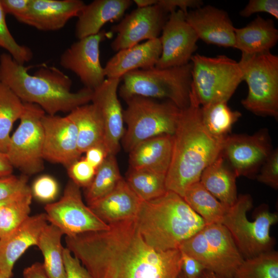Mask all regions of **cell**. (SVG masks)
Returning a JSON list of instances; mask_svg holds the SVG:
<instances>
[{
    "mask_svg": "<svg viewBox=\"0 0 278 278\" xmlns=\"http://www.w3.org/2000/svg\"><path fill=\"white\" fill-rule=\"evenodd\" d=\"M109 229L66 236V248L93 278H178L179 249L158 251L144 240L135 218Z\"/></svg>",
    "mask_w": 278,
    "mask_h": 278,
    "instance_id": "cell-1",
    "label": "cell"
},
{
    "mask_svg": "<svg viewBox=\"0 0 278 278\" xmlns=\"http://www.w3.org/2000/svg\"><path fill=\"white\" fill-rule=\"evenodd\" d=\"M201 106L191 91L188 106L181 110L173 137L170 165L166 176L167 190L182 197L200 181L203 170L220 154L225 138L213 135L203 124Z\"/></svg>",
    "mask_w": 278,
    "mask_h": 278,
    "instance_id": "cell-2",
    "label": "cell"
},
{
    "mask_svg": "<svg viewBox=\"0 0 278 278\" xmlns=\"http://www.w3.org/2000/svg\"><path fill=\"white\" fill-rule=\"evenodd\" d=\"M0 81L23 102L35 104L48 115L68 113L91 101L93 91H71L72 80L55 67L43 65L33 75L7 53L0 56Z\"/></svg>",
    "mask_w": 278,
    "mask_h": 278,
    "instance_id": "cell-3",
    "label": "cell"
},
{
    "mask_svg": "<svg viewBox=\"0 0 278 278\" xmlns=\"http://www.w3.org/2000/svg\"><path fill=\"white\" fill-rule=\"evenodd\" d=\"M135 220L145 242L162 251L179 249L206 225L183 197L169 190L143 201Z\"/></svg>",
    "mask_w": 278,
    "mask_h": 278,
    "instance_id": "cell-4",
    "label": "cell"
},
{
    "mask_svg": "<svg viewBox=\"0 0 278 278\" xmlns=\"http://www.w3.org/2000/svg\"><path fill=\"white\" fill-rule=\"evenodd\" d=\"M192 65L135 70L124 75L118 92L125 101L134 96L167 99L179 109L187 108L192 81Z\"/></svg>",
    "mask_w": 278,
    "mask_h": 278,
    "instance_id": "cell-5",
    "label": "cell"
},
{
    "mask_svg": "<svg viewBox=\"0 0 278 278\" xmlns=\"http://www.w3.org/2000/svg\"><path fill=\"white\" fill-rule=\"evenodd\" d=\"M252 206L250 195H239L228 208L221 223L230 233L244 259L272 250L275 244L270 230L278 221L277 214L271 212L268 206L263 204L257 207L254 220L251 221L247 214Z\"/></svg>",
    "mask_w": 278,
    "mask_h": 278,
    "instance_id": "cell-6",
    "label": "cell"
},
{
    "mask_svg": "<svg viewBox=\"0 0 278 278\" xmlns=\"http://www.w3.org/2000/svg\"><path fill=\"white\" fill-rule=\"evenodd\" d=\"M125 101L127 106L123 117L127 128L121 143L126 151L129 152L147 139L174 134L181 110L171 101L160 102L153 98L134 96Z\"/></svg>",
    "mask_w": 278,
    "mask_h": 278,
    "instance_id": "cell-7",
    "label": "cell"
},
{
    "mask_svg": "<svg viewBox=\"0 0 278 278\" xmlns=\"http://www.w3.org/2000/svg\"><path fill=\"white\" fill-rule=\"evenodd\" d=\"M248 85L242 106L254 114L278 117V57L270 51L242 54L238 62Z\"/></svg>",
    "mask_w": 278,
    "mask_h": 278,
    "instance_id": "cell-8",
    "label": "cell"
},
{
    "mask_svg": "<svg viewBox=\"0 0 278 278\" xmlns=\"http://www.w3.org/2000/svg\"><path fill=\"white\" fill-rule=\"evenodd\" d=\"M191 91L201 107L226 101L242 81L238 62L225 56L196 54L191 58Z\"/></svg>",
    "mask_w": 278,
    "mask_h": 278,
    "instance_id": "cell-9",
    "label": "cell"
},
{
    "mask_svg": "<svg viewBox=\"0 0 278 278\" xmlns=\"http://www.w3.org/2000/svg\"><path fill=\"white\" fill-rule=\"evenodd\" d=\"M179 249L197 259L206 270L227 278H233L244 260L230 233L221 223L206 224Z\"/></svg>",
    "mask_w": 278,
    "mask_h": 278,
    "instance_id": "cell-10",
    "label": "cell"
},
{
    "mask_svg": "<svg viewBox=\"0 0 278 278\" xmlns=\"http://www.w3.org/2000/svg\"><path fill=\"white\" fill-rule=\"evenodd\" d=\"M23 103L19 125L10 136L6 154L13 168L28 176L44 169L42 119L46 113L37 105Z\"/></svg>",
    "mask_w": 278,
    "mask_h": 278,
    "instance_id": "cell-11",
    "label": "cell"
},
{
    "mask_svg": "<svg viewBox=\"0 0 278 278\" xmlns=\"http://www.w3.org/2000/svg\"><path fill=\"white\" fill-rule=\"evenodd\" d=\"M80 187L70 180L57 201L44 207L48 223L58 228L66 236L105 230L109 225L100 220L83 201Z\"/></svg>",
    "mask_w": 278,
    "mask_h": 278,
    "instance_id": "cell-12",
    "label": "cell"
},
{
    "mask_svg": "<svg viewBox=\"0 0 278 278\" xmlns=\"http://www.w3.org/2000/svg\"><path fill=\"white\" fill-rule=\"evenodd\" d=\"M272 150L268 130L262 129L252 135H228L221 154L237 177L252 178Z\"/></svg>",
    "mask_w": 278,
    "mask_h": 278,
    "instance_id": "cell-13",
    "label": "cell"
},
{
    "mask_svg": "<svg viewBox=\"0 0 278 278\" xmlns=\"http://www.w3.org/2000/svg\"><path fill=\"white\" fill-rule=\"evenodd\" d=\"M101 30L73 43L61 55L60 64L63 68L75 73L85 88L93 91L105 80V73L99 58V46L108 36Z\"/></svg>",
    "mask_w": 278,
    "mask_h": 278,
    "instance_id": "cell-14",
    "label": "cell"
},
{
    "mask_svg": "<svg viewBox=\"0 0 278 278\" xmlns=\"http://www.w3.org/2000/svg\"><path fill=\"white\" fill-rule=\"evenodd\" d=\"M161 32L162 52L155 67L163 68L189 63L198 48L199 39L186 22L185 13L179 9L169 13Z\"/></svg>",
    "mask_w": 278,
    "mask_h": 278,
    "instance_id": "cell-15",
    "label": "cell"
},
{
    "mask_svg": "<svg viewBox=\"0 0 278 278\" xmlns=\"http://www.w3.org/2000/svg\"><path fill=\"white\" fill-rule=\"evenodd\" d=\"M167 14L158 4L133 10L112 26V31L117 36L111 44V48L118 51L143 40L159 38L168 19Z\"/></svg>",
    "mask_w": 278,
    "mask_h": 278,
    "instance_id": "cell-16",
    "label": "cell"
},
{
    "mask_svg": "<svg viewBox=\"0 0 278 278\" xmlns=\"http://www.w3.org/2000/svg\"><path fill=\"white\" fill-rule=\"evenodd\" d=\"M43 129V158L67 168L80 159L77 132L67 116L45 114L42 119Z\"/></svg>",
    "mask_w": 278,
    "mask_h": 278,
    "instance_id": "cell-17",
    "label": "cell"
},
{
    "mask_svg": "<svg viewBox=\"0 0 278 278\" xmlns=\"http://www.w3.org/2000/svg\"><path fill=\"white\" fill-rule=\"evenodd\" d=\"M121 79L107 78L93 91L91 101L100 116L104 130V145L109 153L115 155L125 133L123 110L118 98Z\"/></svg>",
    "mask_w": 278,
    "mask_h": 278,
    "instance_id": "cell-18",
    "label": "cell"
},
{
    "mask_svg": "<svg viewBox=\"0 0 278 278\" xmlns=\"http://www.w3.org/2000/svg\"><path fill=\"white\" fill-rule=\"evenodd\" d=\"M185 20L198 39L205 43L234 48L235 27L224 10L211 5L203 6L188 11Z\"/></svg>",
    "mask_w": 278,
    "mask_h": 278,
    "instance_id": "cell-19",
    "label": "cell"
},
{
    "mask_svg": "<svg viewBox=\"0 0 278 278\" xmlns=\"http://www.w3.org/2000/svg\"><path fill=\"white\" fill-rule=\"evenodd\" d=\"M47 223L45 213L30 216L16 229L0 238V273L8 278L12 277L15 263L28 248L37 246Z\"/></svg>",
    "mask_w": 278,
    "mask_h": 278,
    "instance_id": "cell-20",
    "label": "cell"
},
{
    "mask_svg": "<svg viewBox=\"0 0 278 278\" xmlns=\"http://www.w3.org/2000/svg\"><path fill=\"white\" fill-rule=\"evenodd\" d=\"M85 5L81 0H30L27 12L18 21L39 30L56 31L78 17Z\"/></svg>",
    "mask_w": 278,
    "mask_h": 278,
    "instance_id": "cell-21",
    "label": "cell"
},
{
    "mask_svg": "<svg viewBox=\"0 0 278 278\" xmlns=\"http://www.w3.org/2000/svg\"><path fill=\"white\" fill-rule=\"evenodd\" d=\"M142 202L123 178L110 193L88 206L109 225L135 218Z\"/></svg>",
    "mask_w": 278,
    "mask_h": 278,
    "instance_id": "cell-22",
    "label": "cell"
},
{
    "mask_svg": "<svg viewBox=\"0 0 278 278\" xmlns=\"http://www.w3.org/2000/svg\"><path fill=\"white\" fill-rule=\"evenodd\" d=\"M162 52L159 38L118 51L103 67L107 78H120L135 70L155 67Z\"/></svg>",
    "mask_w": 278,
    "mask_h": 278,
    "instance_id": "cell-23",
    "label": "cell"
},
{
    "mask_svg": "<svg viewBox=\"0 0 278 278\" xmlns=\"http://www.w3.org/2000/svg\"><path fill=\"white\" fill-rule=\"evenodd\" d=\"M130 0H95L84 6L75 26L78 40L97 34L109 22L118 21L132 4Z\"/></svg>",
    "mask_w": 278,
    "mask_h": 278,
    "instance_id": "cell-24",
    "label": "cell"
},
{
    "mask_svg": "<svg viewBox=\"0 0 278 278\" xmlns=\"http://www.w3.org/2000/svg\"><path fill=\"white\" fill-rule=\"evenodd\" d=\"M172 135H162L144 141L129 152L133 169H146L166 175L172 153Z\"/></svg>",
    "mask_w": 278,
    "mask_h": 278,
    "instance_id": "cell-25",
    "label": "cell"
},
{
    "mask_svg": "<svg viewBox=\"0 0 278 278\" xmlns=\"http://www.w3.org/2000/svg\"><path fill=\"white\" fill-rule=\"evenodd\" d=\"M234 48L242 54L253 55L273 48L278 41V30L273 20L257 16L247 25L234 28Z\"/></svg>",
    "mask_w": 278,
    "mask_h": 278,
    "instance_id": "cell-26",
    "label": "cell"
},
{
    "mask_svg": "<svg viewBox=\"0 0 278 278\" xmlns=\"http://www.w3.org/2000/svg\"><path fill=\"white\" fill-rule=\"evenodd\" d=\"M234 171L220 154L202 172L199 182L216 198L229 207L236 201V178Z\"/></svg>",
    "mask_w": 278,
    "mask_h": 278,
    "instance_id": "cell-27",
    "label": "cell"
},
{
    "mask_svg": "<svg viewBox=\"0 0 278 278\" xmlns=\"http://www.w3.org/2000/svg\"><path fill=\"white\" fill-rule=\"evenodd\" d=\"M67 116L76 127L78 148L81 154L91 147L105 146L102 123L93 103L79 106L70 112Z\"/></svg>",
    "mask_w": 278,
    "mask_h": 278,
    "instance_id": "cell-28",
    "label": "cell"
},
{
    "mask_svg": "<svg viewBox=\"0 0 278 278\" xmlns=\"http://www.w3.org/2000/svg\"><path fill=\"white\" fill-rule=\"evenodd\" d=\"M63 232L48 223L39 236L37 246L42 252L44 269L50 278H66L63 250L61 243Z\"/></svg>",
    "mask_w": 278,
    "mask_h": 278,
    "instance_id": "cell-29",
    "label": "cell"
},
{
    "mask_svg": "<svg viewBox=\"0 0 278 278\" xmlns=\"http://www.w3.org/2000/svg\"><path fill=\"white\" fill-rule=\"evenodd\" d=\"M183 198L205 224L221 223L228 209L199 181L189 186Z\"/></svg>",
    "mask_w": 278,
    "mask_h": 278,
    "instance_id": "cell-30",
    "label": "cell"
},
{
    "mask_svg": "<svg viewBox=\"0 0 278 278\" xmlns=\"http://www.w3.org/2000/svg\"><path fill=\"white\" fill-rule=\"evenodd\" d=\"M32 198L31 188H25L6 199L0 213V238L22 224L29 216Z\"/></svg>",
    "mask_w": 278,
    "mask_h": 278,
    "instance_id": "cell-31",
    "label": "cell"
},
{
    "mask_svg": "<svg viewBox=\"0 0 278 278\" xmlns=\"http://www.w3.org/2000/svg\"><path fill=\"white\" fill-rule=\"evenodd\" d=\"M201 117L206 129L213 135L225 138L233 125L241 116V112L233 111L228 102L220 101L201 107Z\"/></svg>",
    "mask_w": 278,
    "mask_h": 278,
    "instance_id": "cell-32",
    "label": "cell"
},
{
    "mask_svg": "<svg viewBox=\"0 0 278 278\" xmlns=\"http://www.w3.org/2000/svg\"><path fill=\"white\" fill-rule=\"evenodd\" d=\"M122 178L115 155H108L97 168L91 184L85 188L88 205L110 193Z\"/></svg>",
    "mask_w": 278,
    "mask_h": 278,
    "instance_id": "cell-33",
    "label": "cell"
},
{
    "mask_svg": "<svg viewBox=\"0 0 278 278\" xmlns=\"http://www.w3.org/2000/svg\"><path fill=\"white\" fill-rule=\"evenodd\" d=\"M23 108L22 100L0 81V151L4 153L7 151L13 124L20 119Z\"/></svg>",
    "mask_w": 278,
    "mask_h": 278,
    "instance_id": "cell-34",
    "label": "cell"
},
{
    "mask_svg": "<svg viewBox=\"0 0 278 278\" xmlns=\"http://www.w3.org/2000/svg\"><path fill=\"white\" fill-rule=\"evenodd\" d=\"M165 174L146 169L130 168L126 182L142 201L157 198L167 191Z\"/></svg>",
    "mask_w": 278,
    "mask_h": 278,
    "instance_id": "cell-35",
    "label": "cell"
},
{
    "mask_svg": "<svg viewBox=\"0 0 278 278\" xmlns=\"http://www.w3.org/2000/svg\"><path fill=\"white\" fill-rule=\"evenodd\" d=\"M233 278H278V253L271 250L245 258Z\"/></svg>",
    "mask_w": 278,
    "mask_h": 278,
    "instance_id": "cell-36",
    "label": "cell"
},
{
    "mask_svg": "<svg viewBox=\"0 0 278 278\" xmlns=\"http://www.w3.org/2000/svg\"><path fill=\"white\" fill-rule=\"evenodd\" d=\"M5 16L0 1V47L6 49L17 62L23 64L31 60L32 51L28 47L16 42L8 28Z\"/></svg>",
    "mask_w": 278,
    "mask_h": 278,
    "instance_id": "cell-37",
    "label": "cell"
},
{
    "mask_svg": "<svg viewBox=\"0 0 278 278\" xmlns=\"http://www.w3.org/2000/svg\"><path fill=\"white\" fill-rule=\"evenodd\" d=\"M32 196L43 202L51 203L59 193V185L51 176L44 175L39 177L33 183L31 188Z\"/></svg>",
    "mask_w": 278,
    "mask_h": 278,
    "instance_id": "cell-38",
    "label": "cell"
},
{
    "mask_svg": "<svg viewBox=\"0 0 278 278\" xmlns=\"http://www.w3.org/2000/svg\"><path fill=\"white\" fill-rule=\"evenodd\" d=\"M96 169L84 158L79 159L67 167V173L71 180L78 186L87 188L92 183Z\"/></svg>",
    "mask_w": 278,
    "mask_h": 278,
    "instance_id": "cell-39",
    "label": "cell"
},
{
    "mask_svg": "<svg viewBox=\"0 0 278 278\" xmlns=\"http://www.w3.org/2000/svg\"><path fill=\"white\" fill-rule=\"evenodd\" d=\"M257 180L274 189L278 188V150L273 149L256 175Z\"/></svg>",
    "mask_w": 278,
    "mask_h": 278,
    "instance_id": "cell-40",
    "label": "cell"
},
{
    "mask_svg": "<svg viewBox=\"0 0 278 278\" xmlns=\"http://www.w3.org/2000/svg\"><path fill=\"white\" fill-rule=\"evenodd\" d=\"M27 176H16L12 174L0 177V201L6 199L28 185Z\"/></svg>",
    "mask_w": 278,
    "mask_h": 278,
    "instance_id": "cell-41",
    "label": "cell"
},
{
    "mask_svg": "<svg viewBox=\"0 0 278 278\" xmlns=\"http://www.w3.org/2000/svg\"><path fill=\"white\" fill-rule=\"evenodd\" d=\"M265 12L278 19L277 0H250L239 12L242 17H249L254 13Z\"/></svg>",
    "mask_w": 278,
    "mask_h": 278,
    "instance_id": "cell-42",
    "label": "cell"
},
{
    "mask_svg": "<svg viewBox=\"0 0 278 278\" xmlns=\"http://www.w3.org/2000/svg\"><path fill=\"white\" fill-rule=\"evenodd\" d=\"M63 259L66 278H93L79 260L66 247L64 248Z\"/></svg>",
    "mask_w": 278,
    "mask_h": 278,
    "instance_id": "cell-43",
    "label": "cell"
},
{
    "mask_svg": "<svg viewBox=\"0 0 278 278\" xmlns=\"http://www.w3.org/2000/svg\"><path fill=\"white\" fill-rule=\"evenodd\" d=\"M156 4L160 6L167 13L179 8L186 14L189 8L195 9L203 6V2L200 0H157Z\"/></svg>",
    "mask_w": 278,
    "mask_h": 278,
    "instance_id": "cell-44",
    "label": "cell"
},
{
    "mask_svg": "<svg viewBox=\"0 0 278 278\" xmlns=\"http://www.w3.org/2000/svg\"><path fill=\"white\" fill-rule=\"evenodd\" d=\"M181 271L187 278H200L206 270L202 264L194 257L181 251Z\"/></svg>",
    "mask_w": 278,
    "mask_h": 278,
    "instance_id": "cell-45",
    "label": "cell"
},
{
    "mask_svg": "<svg viewBox=\"0 0 278 278\" xmlns=\"http://www.w3.org/2000/svg\"><path fill=\"white\" fill-rule=\"evenodd\" d=\"M5 13L18 20L27 12L30 0H0Z\"/></svg>",
    "mask_w": 278,
    "mask_h": 278,
    "instance_id": "cell-46",
    "label": "cell"
},
{
    "mask_svg": "<svg viewBox=\"0 0 278 278\" xmlns=\"http://www.w3.org/2000/svg\"><path fill=\"white\" fill-rule=\"evenodd\" d=\"M85 153L84 159L96 169L109 155L104 145L91 147Z\"/></svg>",
    "mask_w": 278,
    "mask_h": 278,
    "instance_id": "cell-47",
    "label": "cell"
},
{
    "mask_svg": "<svg viewBox=\"0 0 278 278\" xmlns=\"http://www.w3.org/2000/svg\"><path fill=\"white\" fill-rule=\"evenodd\" d=\"M23 278H50L46 273L43 264L36 262L25 268L23 272Z\"/></svg>",
    "mask_w": 278,
    "mask_h": 278,
    "instance_id": "cell-48",
    "label": "cell"
},
{
    "mask_svg": "<svg viewBox=\"0 0 278 278\" xmlns=\"http://www.w3.org/2000/svg\"><path fill=\"white\" fill-rule=\"evenodd\" d=\"M13 170L6 154L0 151V177L12 174Z\"/></svg>",
    "mask_w": 278,
    "mask_h": 278,
    "instance_id": "cell-49",
    "label": "cell"
},
{
    "mask_svg": "<svg viewBox=\"0 0 278 278\" xmlns=\"http://www.w3.org/2000/svg\"><path fill=\"white\" fill-rule=\"evenodd\" d=\"M133 2L136 5L137 8L146 7L155 5L157 0H134Z\"/></svg>",
    "mask_w": 278,
    "mask_h": 278,
    "instance_id": "cell-50",
    "label": "cell"
},
{
    "mask_svg": "<svg viewBox=\"0 0 278 278\" xmlns=\"http://www.w3.org/2000/svg\"><path fill=\"white\" fill-rule=\"evenodd\" d=\"M200 278H227L212 271L205 270Z\"/></svg>",
    "mask_w": 278,
    "mask_h": 278,
    "instance_id": "cell-51",
    "label": "cell"
},
{
    "mask_svg": "<svg viewBox=\"0 0 278 278\" xmlns=\"http://www.w3.org/2000/svg\"><path fill=\"white\" fill-rule=\"evenodd\" d=\"M5 200L6 199L0 201V213H1V210L2 208V207L3 206L4 203H5Z\"/></svg>",
    "mask_w": 278,
    "mask_h": 278,
    "instance_id": "cell-52",
    "label": "cell"
},
{
    "mask_svg": "<svg viewBox=\"0 0 278 278\" xmlns=\"http://www.w3.org/2000/svg\"><path fill=\"white\" fill-rule=\"evenodd\" d=\"M178 278H187V277L184 275V274L181 271V272L179 275Z\"/></svg>",
    "mask_w": 278,
    "mask_h": 278,
    "instance_id": "cell-53",
    "label": "cell"
},
{
    "mask_svg": "<svg viewBox=\"0 0 278 278\" xmlns=\"http://www.w3.org/2000/svg\"><path fill=\"white\" fill-rule=\"evenodd\" d=\"M0 278H8V277L5 276V275H4L3 274L0 273Z\"/></svg>",
    "mask_w": 278,
    "mask_h": 278,
    "instance_id": "cell-54",
    "label": "cell"
}]
</instances>
